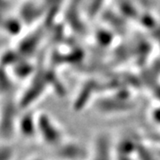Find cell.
I'll use <instances>...</instances> for the list:
<instances>
[{
    "mask_svg": "<svg viewBox=\"0 0 160 160\" xmlns=\"http://www.w3.org/2000/svg\"><path fill=\"white\" fill-rule=\"evenodd\" d=\"M88 160H116L115 142L108 132H100L93 138Z\"/></svg>",
    "mask_w": 160,
    "mask_h": 160,
    "instance_id": "obj_1",
    "label": "cell"
},
{
    "mask_svg": "<svg viewBox=\"0 0 160 160\" xmlns=\"http://www.w3.org/2000/svg\"><path fill=\"white\" fill-rule=\"evenodd\" d=\"M38 130L45 142L55 149L66 141L62 128L48 115H41L38 118Z\"/></svg>",
    "mask_w": 160,
    "mask_h": 160,
    "instance_id": "obj_2",
    "label": "cell"
},
{
    "mask_svg": "<svg viewBox=\"0 0 160 160\" xmlns=\"http://www.w3.org/2000/svg\"><path fill=\"white\" fill-rule=\"evenodd\" d=\"M56 149L57 155L62 160L89 159V150L77 142L66 140Z\"/></svg>",
    "mask_w": 160,
    "mask_h": 160,
    "instance_id": "obj_3",
    "label": "cell"
},
{
    "mask_svg": "<svg viewBox=\"0 0 160 160\" xmlns=\"http://www.w3.org/2000/svg\"><path fill=\"white\" fill-rule=\"evenodd\" d=\"M153 118L156 120V122L160 123V108L159 109H156L153 113Z\"/></svg>",
    "mask_w": 160,
    "mask_h": 160,
    "instance_id": "obj_4",
    "label": "cell"
}]
</instances>
